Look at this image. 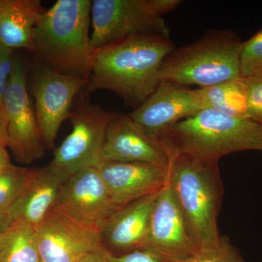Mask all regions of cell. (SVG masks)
I'll return each mask as SVG.
<instances>
[{
  "label": "cell",
  "instance_id": "6da1fadb",
  "mask_svg": "<svg viewBox=\"0 0 262 262\" xmlns=\"http://www.w3.org/2000/svg\"><path fill=\"white\" fill-rule=\"evenodd\" d=\"M175 50L170 37L143 34L127 38L95 53L86 92L112 91L138 108L159 84L164 60Z\"/></svg>",
  "mask_w": 262,
  "mask_h": 262
},
{
  "label": "cell",
  "instance_id": "7a4b0ae2",
  "mask_svg": "<svg viewBox=\"0 0 262 262\" xmlns=\"http://www.w3.org/2000/svg\"><path fill=\"white\" fill-rule=\"evenodd\" d=\"M168 184L200 251L220 246L217 227L224 189L219 160L187 153L170 156Z\"/></svg>",
  "mask_w": 262,
  "mask_h": 262
},
{
  "label": "cell",
  "instance_id": "3957f363",
  "mask_svg": "<svg viewBox=\"0 0 262 262\" xmlns=\"http://www.w3.org/2000/svg\"><path fill=\"white\" fill-rule=\"evenodd\" d=\"M90 0H58L34 29L32 51L53 70L89 80L96 51L89 34Z\"/></svg>",
  "mask_w": 262,
  "mask_h": 262
},
{
  "label": "cell",
  "instance_id": "277c9868",
  "mask_svg": "<svg viewBox=\"0 0 262 262\" xmlns=\"http://www.w3.org/2000/svg\"><path fill=\"white\" fill-rule=\"evenodd\" d=\"M243 42L234 32L215 30L173 50L164 60L160 80L187 87H211L241 78Z\"/></svg>",
  "mask_w": 262,
  "mask_h": 262
},
{
  "label": "cell",
  "instance_id": "5b68a950",
  "mask_svg": "<svg viewBox=\"0 0 262 262\" xmlns=\"http://www.w3.org/2000/svg\"><path fill=\"white\" fill-rule=\"evenodd\" d=\"M261 125L248 119L205 108L174 125L165 146L170 157L187 153L219 160L225 155L257 150Z\"/></svg>",
  "mask_w": 262,
  "mask_h": 262
},
{
  "label": "cell",
  "instance_id": "8992f818",
  "mask_svg": "<svg viewBox=\"0 0 262 262\" xmlns=\"http://www.w3.org/2000/svg\"><path fill=\"white\" fill-rule=\"evenodd\" d=\"M91 18V44L96 51L143 34L170 37L168 26L153 0H94Z\"/></svg>",
  "mask_w": 262,
  "mask_h": 262
},
{
  "label": "cell",
  "instance_id": "52a82bcc",
  "mask_svg": "<svg viewBox=\"0 0 262 262\" xmlns=\"http://www.w3.org/2000/svg\"><path fill=\"white\" fill-rule=\"evenodd\" d=\"M115 114L84 101L74 105L69 118L72 132L55 149L50 166L67 178L82 169L98 166L108 125Z\"/></svg>",
  "mask_w": 262,
  "mask_h": 262
},
{
  "label": "cell",
  "instance_id": "ba28073f",
  "mask_svg": "<svg viewBox=\"0 0 262 262\" xmlns=\"http://www.w3.org/2000/svg\"><path fill=\"white\" fill-rule=\"evenodd\" d=\"M8 130V146L20 163L30 164L42 158L46 146L35 108L29 97L23 63L14 58L8 89L3 98Z\"/></svg>",
  "mask_w": 262,
  "mask_h": 262
},
{
  "label": "cell",
  "instance_id": "9c48e42d",
  "mask_svg": "<svg viewBox=\"0 0 262 262\" xmlns=\"http://www.w3.org/2000/svg\"><path fill=\"white\" fill-rule=\"evenodd\" d=\"M39 262H79L103 246L101 229L54 207L35 227Z\"/></svg>",
  "mask_w": 262,
  "mask_h": 262
},
{
  "label": "cell",
  "instance_id": "30bf717a",
  "mask_svg": "<svg viewBox=\"0 0 262 262\" xmlns=\"http://www.w3.org/2000/svg\"><path fill=\"white\" fill-rule=\"evenodd\" d=\"M89 80L39 66L33 73L32 92L36 115L47 149H53L60 127L70 118L74 100Z\"/></svg>",
  "mask_w": 262,
  "mask_h": 262
},
{
  "label": "cell",
  "instance_id": "8fae6325",
  "mask_svg": "<svg viewBox=\"0 0 262 262\" xmlns=\"http://www.w3.org/2000/svg\"><path fill=\"white\" fill-rule=\"evenodd\" d=\"M202 110L205 106L200 89L160 81L151 96L129 115L165 146L168 131L174 125Z\"/></svg>",
  "mask_w": 262,
  "mask_h": 262
},
{
  "label": "cell",
  "instance_id": "7c38bea8",
  "mask_svg": "<svg viewBox=\"0 0 262 262\" xmlns=\"http://www.w3.org/2000/svg\"><path fill=\"white\" fill-rule=\"evenodd\" d=\"M143 248L168 261L185 259L199 252L168 181L158 192Z\"/></svg>",
  "mask_w": 262,
  "mask_h": 262
},
{
  "label": "cell",
  "instance_id": "4fadbf2b",
  "mask_svg": "<svg viewBox=\"0 0 262 262\" xmlns=\"http://www.w3.org/2000/svg\"><path fill=\"white\" fill-rule=\"evenodd\" d=\"M75 220L100 227L118 209L96 166L82 169L66 180L56 206Z\"/></svg>",
  "mask_w": 262,
  "mask_h": 262
},
{
  "label": "cell",
  "instance_id": "5bb4252c",
  "mask_svg": "<svg viewBox=\"0 0 262 262\" xmlns=\"http://www.w3.org/2000/svg\"><path fill=\"white\" fill-rule=\"evenodd\" d=\"M147 163L169 167L168 150L128 115L115 114L108 125L101 162Z\"/></svg>",
  "mask_w": 262,
  "mask_h": 262
},
{
  "label": "cell",
  "instance_id": "9a60e30c",
  "mask_svg": "<svg viewBox=\"0 0 262 262\" xmlns=\"http://www.w3.org/2000/svg\"><path fill=\"white\" fill-rule=\"evenodd\" d=\"M96 167L119 207L159 192L168 181L169 167L154 164L103 161Z\"/></svg>",
  "mask_w": 262,
  "mask_h": 262
},
{
  "label": "cell",
  "instance_id": "2e32d148",
  "mask_svg": "<svg viewBox=\"0 0 262 262\" xmlns=\"http://www.w3.org/2000/svg\"><path fill=\"white\" fill-rule=\"evenodd\" d=\"M158 192L120 207L100 225L103 245L113 254H123L144 248L150 217Z\"/></svg>",
  "mask_w": 262,
  "mask_h": 262
},
{
  "label": "cell",
  "instance_id": "e0dca14e",
  "mask_svg": "<svg viewBox=\"0 0 262 262\" xmlns=\"http://www.w3.org/2000/svg\"><path fill=\"white\" fill-rule=\"evenodd\" d=\"M67 179L50 165L32 169L20 195L8 209L10 221L37 227L56 206Z\"/></svg>",
  "mask_w": 262,
  "mask_h": 262
},
{
  "label": "cell",
  "instance_id": "ac0fdd59",
  "mask_svg": "<svg viewBox=\"0 0 262 262\" xmlns=\"http://www.w3.org/2000/svg\"><path fill=\"white\" fill-rule=\"evenodd\" d=\"M46 11L39 0H0V44L32 51L34 29Z\"/></svg>",
  "mask_w": 262,
  "mask_h": 262
},
{
  "label": "cell",
  "instance_id": "d6986e66",
  "mask_svg": "<svg viewBox=\"0 0 262 262\" xmlns=\"http://www.w3.org/2000/svg\"><path fill=\"white\" fill-rule=\"evenodd\" d=\"M0 262H39L35 227L13 221L0 230Z\"/></svg>",
  "mask_w": 262,
  "mask_h": 262
},
{
  "label": "cell",
  "instance_id": "ffe728a7",
  "mask_svg": "<svg viewBox=\"0 0 262 262\" xmlns=\"http://www.w3.org/2000/svg\"><path fill=\"white\" fill-rule=\"evenodd\" d=\"M200 91L205 108H212L231 117L248 119L247 94L243 77L203 88Z\"/></svg>",
  "mask_w": 262,
  "mask_h": 262
},
{
  "label": "cell",
  "instance_id": "44dd1931",
  "mask_svg": "<svg viewBox=\"0 0 262 262\" xmlns=\"http://www.w3.org/2000/svg\"><path fill=\"white\" fill-rule=\"evenodd\" d=\"M32 169L12 165L0 172V212H8L16 201Z\"/></svg>",
  "mask_w": 262,
  "mask_h": 262
},
{
  "label": "cell",
  "instance_id": "7402d4cb",
  "mask_svg": "<svg viewBox=\"0 0 262 262\" xmlns=\"http://www.w3.org/2000/svg\"><path fill=\"white\" fill-rule=\"evenodd\" d=\"M241 71L242 77L262 72V27L253 37L243 42Z\"/></svg>",
  "mask_w": 262,
  "mask_h": 262
},
{
  "label": "cell",
  "instance_id": "603a6c76",
  "mask_svg": "<svg viewBox=\"0 0 262 262\" xmlns=\"http://www.w3.org/2000/svg\"><path fill=\"white\" fill-rule=\"evenodd\" d=\"M168 262H247L238 250L227 237H222L220 246L212 249L200 251L185 259Z\"/></svg>",
  "mask_w": 262,
  "mask_h": 262
},
{
  "label": "cell",
  "instance_id": "cb8c5ba5",
  "mask_svg": "<svg viewBox=\"0 0 262 262\" xmlns=\"http://www.w3.org/2000/svg\"><path fill=\"white\" fill-rule=\"evenodd\" d=\"M243 78L247 94L248 119L262 125V72Z\"/></svg>",
  "mask_w": 262,
  "mask_h": 262
},
{
  "label": "cell",
  "instance_id": "d4e9b609",
  "mask_svg": "<svg viewBox=\"0 0 262 262\" xmlns=\"http://www.w3.org/2000/svg\"><path fill=\"white\" fill-rule=\"evenodd\" d=\"M12 50L0 44V102H3L13 71Z\"/></svg>",
  "mask_w": 262,
  "mask_h": 262
},
{
  "label": "cell",
  "instance_id": "484cf974",
  "mask_svg": "<svg viewBox=\"0 0 262 262\" xmlns=\"http://www.w3.org/2000/svg\"><path fill=\"white\" fill-rule=\"evenodd\" d=\"M113 260L114 262H168L158 253L146 248H141L123 254H113Z\"/></svg>",
  "mask_w": 262,
  "mask_h": 262
},
{
  "label": "cell",
  "instance_id": "4316f807",
  "mask_svg": "<svg viewBox=\"0 0 262 262\" xmlns=\"http://www.w3.org/2000/svg\"><path fill=\"white\" fill-rule=\"evenodd\" d=\"M79 262H114L113 254L102 246L90 253Z\"/></svg>",
  "mask_w": 262,
  "mask_h": 262
},
{
  "label": "cell",
  "instance_id": "83f0119b",
  "mask_svg": "<svg viewBox=\"0 0 262 262\" xmlns=\"http://www.w3.org/2000/svg\"><path fill=\"white\" fill-rule=\"evenodd\" d=\"M8 130H7V120L5 117L3 103L0 102V146H8Z\"/></svg>",
  "mask_w": 262,
  "mask_h": 262
},
{
  "label": "cell",
  "instance_id": "f1b7e54d",
  "mask_svg": "<svg viewBox=\"0 0 262 262\" xmlns=\"http://www.w3.org/2000/svg\"><path fill=\"white\" fill-rule=\"evenodd\" d=\"M12 165L13 164L10 162L9 155L7 151L6 148L0 146V172L6 170Z\"/></svg>",
  "mask_w": 262,
  "mask_h": 262
},
{
  "label": "cell",
  "instance_id": "f546056e",
  "mask_svg": "<svg viewBox=\"0 0 262 262\" xmlns=\"http://www.w3.org/2000/svg\"><path fill=\"white\" fill-rule=\"evenodd\" d=\"M11 223L8 212H0V230L8 227Z\"/></svg>",
  "mask_w": 262,
  "mask_h": 262
},
{
  "label": "cell",
  "instance_id": "4dcf8cb0",
  "mask_svg": "<svg viewBox=\"0 0 262 262\" xmlns=\"http://www.w3.org/2000/svg\"><path fill=\"white\" fill-rule=\"evenodd\" d=\"M258 151H262V125H261V129H260L259 141H258Z\"/></svg>",
  "mask_w": 262,
  "mask_h": 262
}]
</instances>
